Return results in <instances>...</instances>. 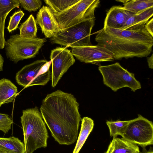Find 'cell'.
Listing matches in <instances>:
<instances>
[{"instance_id": "obj_1", "label": "cell", "mask_w": 153, "mask_h": 153, "mask_svg": "<svg viewBox=\"0 0 153 153\" xmlns=\"http://www.w3.org/2000/svg\"><path fill=\"white\" fill-rule=\"evenodd\" d=\"M79 103L73 95L60 90L47 94L40 110L55 141L69 145L77 139L81 120Z\"/></svg>"}, {"instance_id": "obj_2", "label": "cell", "mask_w": 153, "mask_h": 153, "mask_svg": "<svg viewBox=\"0 0 153 153\" xmlns=\"http://www.w3.org/2000/svg\"><path fill=\"white\" fill-rule=\"evenodd\" d=\"M95 39L111 52L115 60L147 57L153 45V37L144 27L138 31L103 27L97 32Z\"/></svg>"}, {"instance_id": "obj_3", "label": "cell", "mask_w": 153, "mask_h": 153, "mask_svg": "<svg viewBox=\"0 0 153 153\" xmlns=\"http://www.w3.org/2000/svg\"><path fill=\"white\" fill-rule=\"evenodd\" d=\"M21 119L25 153H33L39 148L46 147L49 136L38 108L36 106L23 110Z\"/></svg>"}, {"instance_id": "obj_4", "label": "cell", "mask_w": 153, "mask_h": 153, "mask_svg": "<svg viewBox=\"0 0 153 153\" xmlns=\"http://www.w3.org/2000/svg\"><path fill=\"white\" fill-rule=\"evenodd\" d=\"M95 17L82 21L64 29H60L51 38V42L67 48L92 45L90 36Z\"/></svg>"}, {"instance_id": "obj_5", "label": "cell", "mask_w": 153, "mask_h": 153, "mask_svg": "<svg viewBox=\"0 0 153 153\" xmlns=\"http://www.w3.org/2000/svg\"><path fill=\"white\" fill-rule=\"evenodd\" d=\"M44 38L27 39L19 34L11 36L4 47L6 56L15 63L18 61L34 58L46 42Z\"/></svg>"}, {"instance_id": "obj_6", "label": "cell", "mask_w": 153, "mask_h": 153, "mask_svg": "<svg viewBox=\"0 0 153 153\" xmlns=\"http://www.w3.org/2000/svg\"><path fill=\"white\" fill-rule=\"evenodd\" d=\"M98 69L103 77L104 84L116 92L127 87L133 92L141 88L140 82L136 79L134 74L124 69L118 62L106 66H100Z\"/></svg>"}, {"instance_id": "obj_7", "label": "cell", "mask_w": 153, "mask_h": 153, "mask_svg": "<svg viewBox=\"0 0 153 153\" xmlns=\"http://www.w3.org/2000/svg\"><path fill=\"white\" fill-rule=\"evenodd\" d=\"M100 3L99 0H80L65 11L54 16L60 29H64L94 17L95 10Z\"/></svg>"}, {"instance_id": "obj_8", "label": "cell", "mask_w": 153, "mask_h": 153, "mask_svg": "<svg viewBox=\"0 0 153 153\" xmlns=\"http://www.w3.org/2000/svg\"><path fill=\"white\" fill-rule=\"evenodd\" d=\"M138 116L130 120L122 137L144 149L147 146L153 144V123L140 114Z\"/></svg>"}, {"instance_id": "obj_9", "label": "cell", "mask_w": 153, "mask_h": 153, "mask_svg": "<svg viewBox=\"0 0 153 153\" xmlns=\"http://www.w3.org/2000/svg\"><path fill=\"white\" fill-rule=\"evenodd\" d=\"M47 62L45 59L38 60L25 65L16 74V79L17 83L25 88L45 85L51 78L50 71L40 76L38 73L42 67Z\"/></svg>"}, {"instance_id": "obj_10", "label": "cell", "mask_w": 153, "mask_h": 153, "mask_svg": "<svg viewBox=\"0 0 153 153\" xmlns=\"http://www.w3.org/2000/svg\"><path fill=\"white\" fill-rule=\"evenodd\" d=\"M50 59L52 65L51 86L54 87L75 60L70 51L65 47H57L52 50Z\"/></svg>"}, {"instance_id": "obj_11", "label": "cell", "mask_w": 153, "mask_h": 153, "mask_svg": "<svg viewBox=\"0 0 153 153\" xmlns=\"http://www.w3.org/2000/svg\"><path fill=\"white\" fill-rule=\"evenodd\" d=\"M74 56L82 62L101 66L102 62L113 61V54L108 49L99 45L71 47Z\"/></svg>"}, {"instance_id": "obj_12", "label": "cell", "mask_w": 153, "mask_h": 153, "mask_svg": "<svg viewBox=\"0 0 153 153\" xmlns=\"http://www.w3.org/2000/svg\"><path fill=\"white\" fill-rule=\"evenodd\" d=\"M35 20L46 38H51L60 29L53 13L48 6H43L39 10Z\"/></svg>"}, {"instance_id": "obj_13", "label": "cell", "mask_w": 153, "mask_h": 153, "mask_svg": "<svg viewBox=\"0 0 153 153\" xmlns=\"http://www.w3.org/2000/svg\"><path fill=\"white\" fill-rule=\"evenodd\" d=\"M133 14L122 6H113L106 13L104 27L120 29L123 26L127 19Z\"/></svg>"}, {"instance_id": "obj_14", "label": "cell", "mask_w": 153, "mask_h": 153, "mask_svg": "<svg viewBox=\"0 0 153 153\" xmlns=\"http://www.w3.org/2000/svg\"><path fill=\"white\" fill-rule=\"evenodd\" d=\"M153 15V7L146 9L137 13L130 16L126 20L123 26L120 29L138 31L143 28L144 26Z\"/></svg>"}, {"instance_id": "obj_15", "label": "cell", "mask_w": 153, "mask_h": 153, "mask_svg": "<svg viewBox=\"0 0 153 153\" xmlns=\"http://www.w3.org/2000/svg\"><path fill=\"white\" fill-rule=\"evenodd\" d=\"M19 6V0H0V49L4 48L6 42L4 35L6 18L12 10Z\"/></svg>"}, {"instance_id": "obj_16", "label": "cell", "mask_w": 153, "mask_h": 153, "mask_svg": "<svg viewBox=\"0 0 153 153\" xmlns=\"http://www.w3.org/2000/svg\"><path fill=\"white\" fill-rule=\"evenodd\" d=\"M104 153H140L137 144L123 138H113Z\"/></svg>"}, {"instance_id": "obj_17", "label": "cell", "mask_w": 153, "mask_h": 153, "mask_svg": "<svg viewBox=\"0 0 153 153\" xmlns=\"http://www.w3.org/2000/svg\"><path fill=\"white\" fill-rule=\"evenodd\" d=\"M17 94V87L10 80L5 78L0 80V107L12 102Z\"/></svg>"}, {"instance_id": "obj_18", "label": "cell", "mask_w": 153, "mask_h": 153, "mask_svg": "<svg viewBox=\"0 0 153 153\" xmlns=\"http://www.w3.org/2000/svg\"><path fill=\"white\" fill-rule=\"evenodd\" d=\"M80 131L73 153H79L94 128V121L91 118L84 117L81 119Z\"/></svg>"}, {"instance_id": "obj_19", "label": "cell", "mask_w": 153, "mask_h": 153, "mask_svg": "<svg viewBox=\"0 0 153 153\" xmlns=\"http://www.w3.org/2000/svg\"><path fill=\"white\" fill-rule=\"evenodd\" d=\"M0 150L7 153H25L24 143L13 136L0 137Z\"/></svg>"}, {"instance_id": "obj_20", "label": "cell", "mask_w": 153, "mask_h": 153, "mask_svg": "<svg viewBox=\"0 0 153 153\" xmlns=\"http://www.w3.org/2000/svg\"><path fill=\"white\" fill-rule=\"evenodd\" d=\"M19 29V35L21 37L27 39L36 38L37 29L35 20L32 14L21 25Z\"/></svg>"}, {"instance_id": "obj_21", "label": "cell", "mask_w": 153, "mask_h": 153, "mask_svg": "<svg viewBox=\"0 0 153 153\" xmlns=\"http://www.w3.org/2000/svg\"><path fill=\"white\" fill-rule=\"evenodd\" d=\"M80 0H50L44 1L51 10L54 15L65 11L79 1Z\"/></svg>"}, {"instance_id": "obj_22", "label": "cell", "mask_w": 153, "mask_h": 153, "mask_svg": "<svg viewBox=\"0 0 153 153\" xmlns=\"http://www.w3.org/2000/svg\"><path fill=\"white\" fill-rule=\"evenodd\" d=\"M123 8L134 14L153 7V0H128L124 4Z\"/></svg>"}, {"instance_id": "obj_23", "label": "cell", "mask_w": 153, "mask_h": 153, "mask_svg": "<svg viewBox=\"0 0 153 153\" xmlns=\"http://www.w3.org/2000/svg\"><path fill=\"white\" fill-rule=\"evenodd\" d=\"M130 120L107 121L106 123L109 130L110 137L113 138L120 135L122 137L125 133Z\"/></svg>"}, {"instance_id": "obj_24", "label": "cell", "mask_w": 153, "mask_h": 153, "mask_svg": "<svg viewBox=\"0 0 153 153\" xmlns=\"http://www.w3.org/2000/svg\"><path fill=\"white\" fill-rule=\"evenodd\" d=\"M19 1L20 6L29 12L36 11L42 4L40 0H19Z\"/></svg>"}, {"instance_id": "obj_25", "label": "cell", "mask_w": 153, "mask_h": 153, "mask_svg": "<svg viewBox=\"0 0 153 153\" xmlns=\"http://www.w3.org/2000/svg\"><path fill=\"white\" fill-rule=\"evenodd\" d=\"M24 15L23 11L20 10L15 12L10 17V20L7 27L9 33L16 30L21 19Z\"/></svg>"}, {"instance_id": "obj_26", "label": "cell", "mask_w": 153, "mask_h": 153, "mask_svg": "<svg viewBox=\"0 0 153 153\" xmlns=\"http://www.w3.org/2000/svg\"><path fill=\"white\" fill-rule=\"evenodd\" d=\"M13 121L9 116L5 114L0 113V130L5 134L11 129Z\"/></svg>"}, {"instance_id": "obj_27", "label": "cell", "mask_w": 153, "mask_h": 153, "mask_svg": "<svg viewBox=\"0 0 153 153\" xmlns=\"http://www.w3.org/2000/svg\"><path fill=\"white\" fill-rule=\"evenodd\" d=\"M145 28L149 33L153 37V18L148 21L144 26Z\"/></svg>"}, {"instance_id": "obj_28", "label": "cell", "mask_w": 153, "mask_h": 153, "mask_svg": "<svg viewBox=\"0 0 153 153\" xmlns=\"http://www.w3.org/2000/svg\"><path fill=\"white\" fill-rule=\"evenodd\" d=\"M152 54L151 56L147 58V62L149 67L151 69L153 68V56Z\"/></svg>"}, {"instance_id": "obj_29", "label": "cell", "mask_w": 153, "mask_h": 153, "mask_svg": "<svg viewBox=\"0 0 153 153\" xmlns=\"http://www.w3.org/2000/svg\"><path fill=\"white\" fill-rule=\"evenodd\" d=\"M4 62L3 58L0 54V71H3V67Z\"/></svg>"}, {"instance_id": "obj_30", "label": "cell", "mask_w": 153, "mask_h": 153, "mask_svg": "<svg viewBox=\"0 0 153 153\" xmlns=\"http://www.w3.org/2000/svg\"><path fill=\"white\" fill-rule=\"evenodd\" d=\"M128 0H116L117 1H119L121 2H122L124 4L126 3V2L128 1Z\"/></svg>"}, {"instance_id": "obj_31", "label": "cell", "mask_w": 153, "mask_h": 153, "mask_svg": "<svg viewBox=\"0 0 153 153\" xmlns=\"http://www.w3.org/2000/svg\"><path fill=\"white\" fill-rule=\"evenodd\" d=\"M144 153H153V152L152 150L150 149L148 151H147Z\"/></svg>"}, {"instance_id": "obj_32", "label": "cell", "mask_w": 153, "mask_h": 153, "mask_svg": "<svg viewBox=\"0 0 153 153\" xmlns=\"http://www.w3.org/2000/svg\"><path fill=\"white\" fill-rule=\"evenodd\" d=\"M0 153H7L0 150Z\"/></svg>"}]
</instances>
